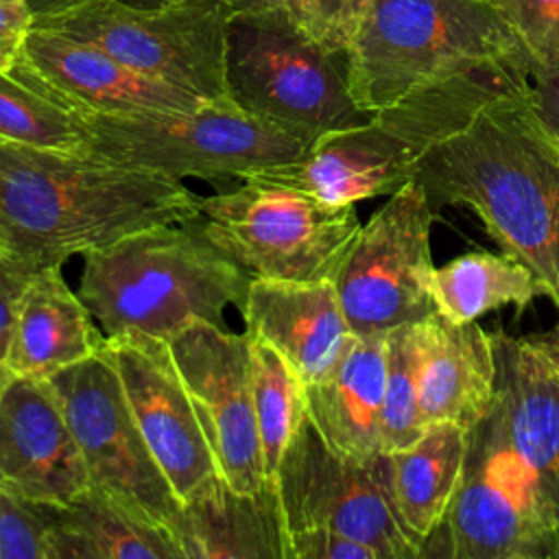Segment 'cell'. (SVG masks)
I'll use <instances>...</instances> for the list:
<instances>
[{"label": "cell", "mask_w": 559, "mask_h": 559, "mask_svg": "<svg viewBox=\"0 0 559 559\" xmlns=\"http://www.w3.org/2000/svg\"><path fill=\"white\" fill-rule=\"evenodd\" d=\"M415 181L435 210L469 207L504 253L544 280L559 308V142L533 109L528 76L435 135Z\"/></svg>", "instance_id": "obj_1"}, {"label": "cell", "mask_w": 559, "mask_h": 559, "mask_svg": "<svg viewBox=\"0 0 559 559\" xmlns=\"http://www.w3.org/2000/svg\"><path fill=\"white\" fill-rule=\"evenodd\" d=\"M197 212L199 197L168 175L90 151L0 142V251L37 266Z\"/></svg>", "instance_id": "obj_2"}, {"label": "cell", "mask_w": 559, "mask_h": 559, "mask_svg": "<svg viewBox=\"0 0 559 559\" xmlns=\"http://www.w3.org/2000/svg\"><path fill=\"white\" fill-rule=\"evenodd\" d=\"M79 297L105 336L142 332L170 341L194 321L225 325L251 277L188 223L138 229L83 253Z\"/></svg>", "instance_id": "obj_3"}, {"label": "cell", "mask_w": 559, "mask_h": 559, "mask_svg": "<svg viewBox=\"0 0 559 559\" xmlns=\"http://www.w3.org/2000/svg\"><path fill=\"white\" fill-rule=\"evenodd\" d=\"M347 85L376 114L432 83L531 59L489 0H373L345 50Z\"/></svg>", "instance_id": "obj_4"}, {"label": "cell", "mask_w": 559, "mask_h": 559, "mask_svg": "<svg viewBox=\"0 0 559 559\" xmlns=\"http://www.w3.org/2000/svg\"><path fill=\"white\" fill-rule=\"evenodd\" d=\"M225 92L242 111L306 144L373 116L352 98L345 55L317 44L284 2L238 9L231 15Z\"/></svg>", "instance_id": "obj_5"}, {"label": "cell", "mask_w": 559, "mask_h": 559, "mask_svg": "<svg viewBox=\"0 0 559 559\" xmlns=\"http://www.w3.org/2000/svg\"><path fill=\"white\" fill-rule=\"evenodd\" d=\"M251 280H334L360 231L354 203H325L304 190L245 179L242 186L199 197L186 221Z\"/></svg>", "instance_id": "obj_6"}, {"label": "cell", "mask_w": 559, "mask_h": 559, "mask_svg": "<svg viewBox=\"0 0 559 559\" xmlns=\"http://www.w3.org/2000/svg\"><path fill=\"white\" fill-rule=\"evenodd\" d=\"M79 116L92 133L85 151L179 181H242L258 170L299 159L310 146L229 98L205 100L190 111Z\"/></svg>", "instance_id": "obj_7"}, {"label": "cell", "mask_w": 559, "mask_h": 559, "mask_svg": "<svg viewBox=\"0 0 559 559\" xmlns=\"http://www.w3.org/2000/svg\"><path fill=\"white\" fill-rule=\"evenodd\" d=\"M238 9V0H166L157 7L85 0L39 15L33 26L87 41L124 66L203 100H221L227 98V24Z\"/></svg>", "instance_id": "obj_8"}, {"label": "cell", "mask_w": 559, "mask_h": 559, "mask_svg": "<svg viewBox=\"0 0 559 559\" xmlns=\"http://www.w3.org/2000/svg\"><path fill=\"white\" fill-rule=\"evenodd\" d=\"M467 437L461 485L421 557L559 559V526L513 459L491 406Z\"/></svg>", "instance_id": "obj_9"}, {"label": "cell", "mask_w": 559, "mask_h": 559, "mask_svg": "<svg viewBox=\"0 0 559 559\" xmlns=\"http://www.w3.org/2000/svg\"><path fill=\"white\" fill-rule=\"evenodd\" d=\"M435 216L424 186L413 179L360 227L332 280L356 336L386 334L437 314L430 293Z\"/></svg>", "instance_id": "obj_10"}, {"label": "cell", "mask_w": 559, "mask_h": 559, "mask_svg": "<svg viewBox=\"0 0 559 559\" xmlns=\"http://www.w3.org/2000/svg\"><path fill=\"white\" fill-rule=\"evenodd\" d=\"M275 487L286 533L332 528L371 546L380 559L421 557V542L397 513L386 452L367 463L345 459L306 415L284 450Z\"/></svg>", "instance_id": "obj_11"}, {"label": "cell", "mask_w": 559, "mask_h": 559, "mask_svg": "<svg viewBox=\"0 0 559 559\" xmlns=\"http://www.w3.org/2000/svg\"><path fill=\"white\" fill-rule=\"evenodd\" d=\"M48 380L83 452L90 483L124 498L168 528L183 504L153 459L103 347Z\"/></svg>", "instance_id": "obj_12"}, {"label": "cell", "mask_w": 559, "mask_h": 559, "mask_svg": "<svg viewBox=\"0 0 559 559\" xmlns=\"http://www.w3.org/2000/svg\"><path fill=\"white\" fill-rule=\"evenodd\" d=\"M168 345L221 478L236 491H262L271 483L253 406L249 336L194 321Z\"/></svg>", "instance_id": "obj_13"}, {"label": "cell", "mask_w": 559, "mask_h": 559, "mask_svg": "<svg viewBox=\"0 0 559 559\" xmlns=\"http://www.w3.org/2000/svg\"><path fill=\"white\" fill-rule=\"evenodd\" d=\"M138 428L181 504L221 478L168 341L124 332L105 336Z\"/></svg>", "instance_id": "obj_14"}, {"label": "cell", "mask_w": 559, "mask_h": 559, "mask_svg": "<svg viewBox=\"0 0 559 559\" xmlns=\"http://www.w3.org/2000/svg\"><path fill=\"white\" fill-rule=\"evenodd\" d=\"M13 70L76 114L190 111L205 103L181 87L124 66L87 41L39 26H33Z\"/></svg>", "instance_id": "obj_15"}, {"label": "cell", "mask_w": 559, "mask_h": 559, "mask_svg": "<svg viewBox=\"0 0 559 559\" xmlns=\"http://www.w3.org/2000/svg\"><path fill=\"white\" fill-rule=\"evenodd\" d=\"M0 485L68 504L90 487L83 452L48 378L13 376L0 397Z\"/></svg>", "instance_id": "obj_16"}, {"label": "cell", "mask_w": 559, "mask_h": 559, "mask_svg": "<svg viewBox=\"0 0 559 559\" xmlns=\"http://www.w3.org/2000/svg\"><path fill=\"white\" fill-rule=\"evenodd\" d=\"M496 397L504 441L559 526V373L533 338L493 332Z\"/></svg>", "instance_id": "obj_17"}, {"label": "cell", "mask_w": 559, "mask_h": 559, "mask_svg": "<svg viewBox=\"0 0 559 559\" xmlns=\"http://www.w3.org/2000/svg\"><path fill=\"white\" fill-rule=\"evenodd\" d=\"M240 314L245 334L269 343L304 384L323 378L356 336L332 280H251Z\"/></svg>", "instance_id": "obj_18"}, {"label": "cell", "mask_w": 559, "mask_h": 559, "mask_svg": "<svg viewBox=\"0 0 559 559\" xmlns=\"http://www.w3.org/2000/svg\"><path fill=\"white\" fill-rule=\"evenodd\" d=\"M496 397L493 341L476 321L439 312L419 323V413L424 424L472 428Z\"/></svg>", "instance_id": "obj_19"}, {"label": "cell", "mask_w": 559, "mask_h": 559, "mask_svg": "<svg viewBox=\"0 0 559 559\" xmlns=\"http://www.w3.org/2000/svg\"><path fill=\"white\" fill-rule=\"evenodd\" d=\"M384 380L386 334H367L354 336L338 362L306 384V415L341 456L367 463L382 454Z\"/></svg>", "instance_id": "obj_20"}, {"label": "cell", "mask_w": 559, "mask_h": 559, "mask_svg": "<svg viewBox=\"0 0 559 559\" xmlns=\"http://www.w3.org/2000/svg\"><path fill=\"white\" fill-rule=\"evenodd\" d=\"M168 533L183 559H286V524L275 485L245 493L216 478L183 502Z\"/></svg>", "instance_id": "obj_21"}, {"label": "cell", "mask_w": 559, "mask_h": 559, "mask_svg": "<svg viewBox=\"0 0 559 559\" xmlns=\"http://www.w3.org/2000/svg\"><path fill=\"white\" fill-rule=\"evenodd\" d=\"M105 334L61 275V264L41 266L28 282L7 367L13 376L50 378L52 373L100 352Z\"/></svg>", "instance_id": "obj_22"}, {"label": "cell", "mask_w": 559, "mask_h": 559, "mask_svg": "<svg viewBox=\"0 0 559 559\" xmlns=\"http://www.w3.org/2000/svg\"><path fill=\"white\" fill-rule=\"evenodd\" d=\"M52 555L55 559H183L168 528L92 483L68 504H59Z\"/></svg>", "instance_id": "obj_23"}, {"label": "cell", "mask_w": 559, "mask_h": 559, "mask_svg": "<svg viewBox=\"0 0 559 559\" xmlns=\"http://www.w3.org/2000/svg\"><path fill=\"white\" fill-rule=\"evenodd\" d=\"M467 443V428L437 421L428 424L411 445L386 452L397 513L421 548L445 518L461 485Z\"/></svg>", "instance_id": "obj_24"}, {"label": "cell", "mask_w": 559, "mask_h": 559, "mask_svg": "<svg viewBox=\"0 0 559 559\" xmlns=\"http://www.w3.org/2000/svg\"><path fill=\"white\" fill-rule=\"evenodd\" d=\"M430 293L437 312L452 323H469L500 306L524 308L535 297H548L544 280L509 253H465L435 266Z\"/></svg>", "instance_id": "obj_25"}, {"label": "cell", "mask_w": 559, "mask_h": 559, "mask_svg": "<svg viewBox=\"0 0 559 559\" xmlns=\"http://www.w3.org/2000/svg\"><path fill=\"white\" fill-rule=\"evenodd\" d=\"M92 140L83 118L20 72H0V142L85 151Z\"/></svg>", "instance_id": "obj_26"}, {"label": "cell", "mask_w": 559, "mask_h": 559, "mask_svg": "<svg viewBox=\"0 0 559 559\" xmlns=\"http://www.w3.org/2000/svg\"><path fill=\"white\" fill-rule=\"evenodd\" d=\"M249 347L264 472L266 480L275 485L284 450L306 417V384L269 343L249 336Z\"/></svg>", "instance_id": "obj_27"}, {"label": "cell", "mask_w": 559, "mask_h": 559, "mask_svg": "<svg viewBox=\"0 0 559 559\" xmlns=\"http://www.w3.org/2000/svg\"><path fill=\"white\" fill-rule=\"evenodd\" d=\"M426 430L419 413V323L386 332V380L380 445L393 452L411 445Z\"/></svg>", "instance_id": "obj_28"}, {"label": "cell", "mask_w": 559, "mask_h": 559, "mask_svg": "<svg viewBox=\"0 0 559 559\" xmlns=\"http://www.w3.org/2000/svg\"><path fill=\"white\" fill-rule=\"evenodd\" d=\"M57 509L0 485V559H55Z\"/></svg>", "instance_id": "obj_29"}, {"label": "cell", "mask_w": 559, "mask_h": 559, "mask_svg": "<svg viewBox=\"0 0 559 559\" xmlns=\"http://www.w3.org/2000/svg\"><path fill=\"white\" fill-rule=\"evenodd\" d=\"M295 22L330 52L349 48L362 28L373 0H284Z\"/></svg>", "instance_id": "obj_30"}, {"label": "cell", "mask_w": 559, "mask_h": 559, "mask_svg": "<svg viewBox=\"0 0 559 559\" xmlns=\"http://www.w3.org/2000/svg\"><path fill=\"white\" fill-rule=\"evenodd\" d=\"M522 41L531 68L559 66V0H491Z\"/></svg>", "instance_id": "obj_31"}, {"label": "cell", "mask_w": 559, "mask_h": 559, "mask_svg": "<svg viewBox=\"0 0 559 559\" xmlns=\"http://www.w3.org/2000/svg\"><path fill=\"white\" fill-rule=\"evenodd\" d=\"M39 269L22 255L0 251V365L4 367L24 290Z\"/></svg>", "instance_id": "obj_32"}, {"label": "cell", "mask_w": 559, "mask_h": 559, "mask_svg": "<svg viewBox=\"0 0 559 559\" xmlns=\"http://www.w3.org/2000/svg\"><path fill=\"white\" fill-rule=\"evenodd\" d=\"M286 559H380V555L332 528H299L286 533Z\"/></svg>", "instance_id": "obj_33"}, {"label": "cell", "mask_w": 559, "mask_h": 559, "mask_svg": "<svg viewBox=\"0 0 559 559\" xmlns=\"http://www.w3.org/2000/svg\"><path fill=\"white\" fill-rule=\"evenodd\" d=\"M35 13L28 0H0V72H11L22 59Z\"/></svg>", "instance_id": "obj_34"}, {"label": "cell", "mask_w": 559, "mask_h": 559, "mask_svg": "<svg viewBox=\"0 0 559 559\" xmlns=\"http://www.w3.org/2000/svg\"><path fill=\"white\" fill-rule=\"evenodd\" d=\"M528 96L544 127L559 142V66L528 70Z\"/></svg>", "instance_id": "obj_35"}, {"label": "cell", "mask_w": 559, "mask_h": 559, "mask_svg": "<svg viewBox=\"0 0 559 559\" xmlns=\"http://www.w3.org/2000/svg\"><path fill=\"white\" fill-rule=\"evenodd\" d=\"M533 341L537 343V347L542 349L546 360L552 365V369L559 373V323L546 336H537Z\"/></svg>", "instance_id": "obj_36"}, {"label": "cell", "mask_w": 559, "mask_h": 559, "mask_svg": "<svg viewBox=\"0 0 559 559\" xmlns=\"http://www.w3.org/2000/svg\"><path fill=\"white\" fill-rule=\"evenodd\" d=\"M85 0H28L35 17L39 15H48V13H57V11H63V9H70L74 4H81Z\"/></svg>", "instance_id": "obj_37"}, {"label": "cell", "mask_w": 559, "mask_h": 559, "mask_svg": "<svg viewBox=\"0 0 559 559\" xmlns=\"http://www.w3.org/2000/svg\"><path fill=\"white\" fill-rule=\"evenodd\" d=\"M127 4H133V7H157L166 0H122ZM273 2H284V0H238L240 9H249V7H262V4H273Z\"/></svg>", "instance_id": "obj_38"}, {"label": "cell", "mask_w": 559, "mask_h": 559, "mask_svg": "<svg viewBox=\"0 0 559 559\" xmlns=\"http://www.w3.org/2000/svg\"><path fill=\"white\" fill-rule=\"evenodd\" d=\"M11 380H13V373L9 371V367L0 365V397H2V393H4V389L9 386Z\"/></svg>", "instance_id": "obj_39"}, {"label": "cell", "mask_w": 559, "mask_h": 559, "mask_svg": "<svg viewBox=\"0 0 559 559\" xmlns=\"http://www.w3.org/2000/svg\"><path fill=\"white\" fill-rule=\"evenodd\" d=\"M489 2H491V0H489Z\"/></svg>", "instance_id": "obj_40"}]
</instances>
